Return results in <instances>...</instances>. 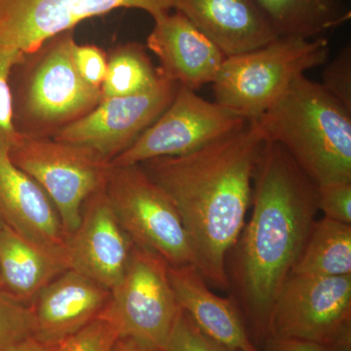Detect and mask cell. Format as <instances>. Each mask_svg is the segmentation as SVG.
<instances>
[{"mask_svg":"<svg viewBox=\"0 0 351 351\" xmlns=\"http://www.w3.org/2000/svg\"><path fill=\"white\" fill-rule=\"evenodd\" d=\"M0 288H1V282H0Z\"/></svg>","mask_w":351,"mask_h":351,"instance_id":"836d02e7","label":"cell"},{"mask_svg":"<svg viewBox=\"0 0 351 351\" xmlns=\"http://www.w3.org/2000/svg\"><path fill=\"white\" fill-rule=\"evenodd\" d=\"M174 10L186 16L226 57L278 38L258 0H175Z\"/></svg>","mask_w":351,"mask_h":351,"instance_id":"e0dca14e","label":"cell"},{"mask_svg":"<svg viewBox=\"0 0 351 351\" xmlns=\"http://www.w3.org/2000/svg\"><path fill=\"white\" fill-rule=\"evenodd\" d=\"M2 225H3V223H2L1 221H0V226H1Z\"/></svg>","mask_w":351,"mask_h":351,"instance_id":"d6a6232c","label":"cell"},{"mask_svg":"<svg viewBox=\"0 0 351 351\" xmlns=\"http://www.w3.org/2000/svg\"><path fill=\"white\" fill-rule=\"evenodd\" d=\"M119 332L104 316L59 343L56 351H112Z\"/></svg>","mask_w":351,"mask_h":351,"instance_id":"d4e9b609","label":"cell"},{"mask_svg":"<svg viewBox=\"0 0 351 351\" xmlns=\"http://www.w3.org/2000/svg\"><path fill=\"white\" fill-rule=\"evenodd\" d=\"M163 351L237 350H230L208 338L181 309Z\"/></svg>","mask_w":351,"mask_h":351,"instance_id":"4316f807","label":"cell"},{"mask_svg":"<svg viewBox=\"0 0 351 351\" xmlns=\"http://www.w3.org/2000/svg\"><path fill=\"white\" fill-rule=\"evenodd\" d=\"M0 221L63 258L66 233L54 205L43 189L12 162L8 147L2 145Z\"/></svg>","mask_w":351,"mask_h":351,"instance_id":"2e32d148","label":"cell"},{"mask_svg":"<svg viewBox=\"0 0 351 351\" xmlns=\"http://www.w3.org/2000/svg\"><path fill=\"white\" fill-rule=\"evenodd\" d=\"M178 87L163 75L156 87L145 93L101 99L85 117L51 137L87 147L110 162L162 114Z\"/></svg>","mask_w":351,"mask_h":351,"instance_id":"7c38bea8","label":"cell"},{"mask_svg":"<svg viewBox=\"0 0 351 351\" xmlns=\"http://www.w3.org/2000/svg\"><path fill=\"white\" fill-rule=\"evenodd\" d=\"M133 245L104 186L88 198L80 223L66 235L64 265L66 269L80 272L110 291L125 274Z\"/></svg>","mask_w":351,"mask_h":351,"instance_id":"4fadbf2b","label":"cell"},{"mask_svg":"<svg viewBox=\"0 0 351 351\" xmlns=\"http://www.w3.org/2000/svg\"><path fill=\"white\" fill-rule=\"evenodd\" d=\"M248 121L239 113L179 85L162 114L110 165H135L158 157L184 156L239 130Z\"/></svg>","mask_w":351,"mask_h":351,"instance_id":"30bf717a","label":"cell"},{"mask_svg":"<svg viewBox=\"0 0 351 351\" xmlns=\"http://www.w3.org/2000/svg\"><path fill=\"white\" fill-rule=\"evenodd\" d=\"M105 191L133 244L154 252L171 267L195 265L193 248L175 205L140 164L112 166Z\"/></svg>","mask_w":351,"mask_h":351,"instance_id":"52a82bcc","label":"cell"},{"mask_svg":"<svg viewBox=\"0 0 351 351\" xmlns=\"http://www.w3.org/2000/svg\"><path fill=\"white\" fill-rule=\"evenodd\" d=\"M73 62L83 80L92 86L101 88L107 75L108 57L95 45H78L73 47Z\"/></svg>","mask_w":351,"mask_h":351,"instance_id":"f1b7e54d","label":"cell"},{"mask_svg":"<svg viewBox=\"0 0 351 351\" xmlns=\"http://www.w3.org/2000/svg\"><path fill=\"white\" fill-rule=\"evenodd\" d=\"M267 339L311 341L332 351H351V276L291 274L274 302Z\"/></svg>","mask_w":351,"mask_h":351,"instance_id":"ba28073f","label":"cell"},{"mask_svg":"<svg viewBox=\"0 0 351 351\" xmlns=\"http://www.w3.org/2000/svg\"><path fill=\"white\" fill-rule=\"evenodd\" d=\"M318 209L324 218L351 226V182L318 186Z\"/></svg>","mask_w":351,"mask_h":351,"instance_id":"83f0119b","label":"cell"},{"mask_svg":"<svg viewBox=\"0 0 351 351\" xmlns=\"http://www.w3.org/2000/svg\"><path fill=\"white\" fill-rule=\"evenodd\" d=\"M75 43L73 32H64L34 53V64L24 56L14 66L10 84L18 133L51 137L101 101V88L85 82L75 68Z\"/></svg>","mask_w":351,"mask_h":351,"instance_id":"277c9868","label":"cell"},{"mask_svg":"<svg viewBox=\"0 0 351 351\" xmlns=\"http://www.w3.org/2000/svg\"><path fill=\"white\" fill-rule=\"evenodd\" d=\"M263 144L257 122L249 120L197 151L140 164L175 205L195 267L214 287L228 289L226 258L244 228Z\"/></svg>","mask_w":351,"mask_h":351,"instance_id":"7a4b0ae2","label":"cell"},{"mask_svg":"<svg viewBox=\"0 0 351 351\" xmlns=\"http://www.w3.org/2000/svg\"><path fill=\"white\" fill-rule=\"evenodd\" d=\"M253 180V211L228 253L226 274L251 338L265 343L277 295L319 211L318 186L274 142L263 144Z\"/></svg>","mask_w":351,"mask_h":351,"instance_id":"6da1fadb","label":"cell"},{"mask_svg":"<svg viewBox=\"0 0 351 351\" xmlns=\"http://www.w3.org/2000/svg\"><path fill=\"white\" fill-rule=\"evenodd\" d=\"M291 274L351 276V226L326 218L314 221Z\"/></svg>","mask_w":351,"mask_h":351,"instance_id":"44dd1931","label":"cell"},{"mask_svg":"<svg viewBox=\"0 0 351 351\" xmlns=\"http://www.w3.org/2000/svg\"><path fill=\"white\" fill-rule=\"evenodd\" d=\"M278 36L321 38L350 19L343 0H258Z\"/></svg>","mask_w":351,"mask_h":351,"instance_id":"ffe728a7","label":"cell"},{"mask_svg":"<svg viewBox=\"0 0 351 351\" xmlns=\"http://www.w3.org/2000/svg\"><path fill=\"white\" fill-rule=\"evenodd\" d=\"M169 276L180 308L205 336L237 351H260L232 295L214 294L195 265L171 267Z\"/></svg>","mask_w":351,"mask_h":351,"instance_id":"ac0fdd59","label":"cell"},{"mask_svg":"<svg viewBox=\"0 0 351 351\" xmlns=\"http://www.w3.org/2000/svg\"><path fill=\"white\" fill-rule=\"evenodd\" d=\"M32 337H36L32 304L0 289V351H11Z\"/></svg>","mask_w":351,"mask_h":351,"instance_id":"603a6c76","label":"cell"},{"mask_svg":"<svg viewBox=\"0 0 351 351\" xmlns=\"http://www.w3.org/2000/svg\"><path fill=\"white\" fill-rule=\"evenodd\" d=\"M9 157L43 189L66 235L80 223L88 198L105 186L112 167L87 147L45 136L19 134Z\"/></svg>","mask_w":351,"mask_h":351,"instance_id":"8992f818","label":"cell"},{"mask_svg":"<svg viewBox=\"0 0 351 351\" xmlns=\"http://www.w3.org/2000/svg\"><path fill=\"white\" fill-rule=\"evenodd\" d=\"M110 291L75 270L66 269L32 302L36 337L60 343L100 317Z\"/></svg>","mask_w":351,"mask_h":351,"instance_id":"9a60e30c","label":"cell"},{"mask_svg":"<svg viewBox=\"0 0 351 351\" xmlns=\"http://www.w3.org/2000/svg\"><path fill=\"white\" fill-rule=\"evenodd\" d=\"M154 20L147 46L158 58L161 73L193 91L212 84L226 58L218 46L178 11Z\"/></svg>","mask_w":351,"mask_h":351,"instance_id":"5bb4252c","label":"cell"},{"mask_svg":"<svg viewBox=\"0 0 351 351\" xmlns=\"http://www.w3.org/2000/svg\"><path fill=\"white\" fill-rule=\"evenodd\" d=\"M263 351H332L320 343L297 339H267L263 343Z\"/></svg>","mask_w":351,"mask_h":351,"instance_id":"f546056e","label":"cell"},{"mask_svg":"<svg viewBox=\"0 0 351 351\" xmlns=\"http://www.w3.org/2000/svg\"><path fill=\"white\" fill-rule=\"evenodd\" d=\"M59 343H48L43 339L32 337L25 339L11 351H56Z\"/></svg>","mask_w":351,"mask_h":351,"instance_id":"4dcf8cb0","label":"cell"},{"mask_svg":"<svg viewBox=\"0 0 351 351\" xmlns=\"http://www.w3.org/2000/svg\"><path fill=\"white\" fill-rule=\"evenodd\" d=\"M322 87L351 112V46H343L322 73Z\"/></svg>","mask_w":351,"mask_h":351,"instance_id":"484cf974","label":"cell"},{"mask_svg":"<svg viewBox=\"0 0 351 351\" xmlns=\"http://www.w3.org/2000/svg\"><path fill=\"white\" fill-rule=\"evenodd\" d=\"M326 38L278 36L257 49L226 57L212 83L217 103L257 119L306 71L327 63Z\"/></svg>","mask_w":351,"mask_h":351,"instance_id":"5b68a950","label":"cell"},{"mask_svg":"<svg viewBox=\"0 0 351 351\" xmlns=\"http://www.w3.org/2000/svg\"><path fill=\"white\" fill-rule=\"evenodd\" d=\"M163 77L152 63L144 46L137 43L120 45L108 58V69L101 85V99L145 93Z\"/></svg>","mask_w":351,"mask_h":351,"instance_id":"7402d4cb","label":"cell"},{"mask_svg":"<svg viewBox=\"0 0 351 351\" xmlns=\"http://www.w3.org/2000/svg\"><path fill=\"white\" fill-rule=\"evenodd\" d=\"M112 351H156L131 338H119Z\"/></svg>","mask_w":351,"mask_h":351,"instance_id":"1f68e13d","label":"cell"},{"mask_svg":"<svg viewBox=\"0 0 351 351\" xmlns=\"http://www.w3.org/2000/svg\"><path fill=\"white\" fill-rule=\"evenodd\" d=\"M180 311L168 263L134 244L125 274L110 290L101 315L115 327L119 338H131L163 351Z\"/></svg>","mask_w":351,"mask_h":351,"instance_id":"9c48e42d","label":"cell"},{"mask_svg":"<svg viewBox=\"0 0 351 351\" xmlns=\"http://www.w3.org/2000/svg\"><path fill=\"white\" fill-rule=\"evenodd\" d=\"M174 4L175 0H0V49L27 56L89 18L133 8L154 19L174 10Z\"/></svg>","mask_w":351,"mask_h":351,"instance_id":"8fae6325","label":"cell"},{"mask_svg":"<svg viewBox=\"0 0 351 351\" xmlns=\"http://www.w3.org/2000/svg\"><path fill=\"white\" fill-rule=\"evenodd\" d=\"M254 120L318 186L351 182V112L320 83L300 76Z\"/></svg>","mask_w":351,"mask_h":351,"instance_id":"3957f363","label":"cell"},{"mask_svg":"<svg viewBox=\"0 0 351 351\" xmlns=\"http://www.w3.org/2000/svg\"><path fill=\"white\" fill-rule=\"evenodd\" d=\"M24 55L13 49H0V145L10 149L19 133L14 125L13 97L10 76Z\"/></svg>","mask_w":351,"mask_h":351,"instance_id":"cb8c5ba5","label":"cell"},{"mask_svg":"<svg viewBox=\"0 0 351 351\" xmlns=\"http://www.w3.org/2000/svg\"><path fill=\"white\" fill-rule=\"evenodd\" d=\"M66 270L59 254L25 239L5 225L0 226L1 290L32 304L51 281Z\"/></svg>","mask_w":351,"mask_h":351,"instance_id":"d6986e66","label":"cell"}]
</instances>
